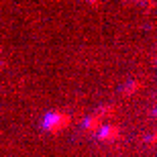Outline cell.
I'll use <instances>...</instances> for the list:
<instances>
[{
	"label": "cell",
	"instance_id": "obj_1",
	"mask_svg": "<svg viewBox=\"0 0 157 157\" xmlns=\"http://www.w3.org/2000/svg\"><path fill=\"white\" fill-rule=\"evenodd\" d=\"M63 121H65V117H61V114H57V112H49V114H45V118H43V127L45 128H55Z\"/></svg>",
	"mask_w": 157,
	"mask_h": 157
},
{
	"label": "cell",
	"instance_id": "obj_2",
	"mask_svg": "<svg viewBox=\"0 0 157 157\" xmlns=\"http://www.w3.org/2000/svg\"><path fill=\"white\" fill-rule=\"evenodd\" d=\"M110 135H114V128L112 127H104L100 131V137H102V139H104V137H110Z\"/></svg>",
	"mask_w": 157,
	"mask_h": 157
}]
</instances>
